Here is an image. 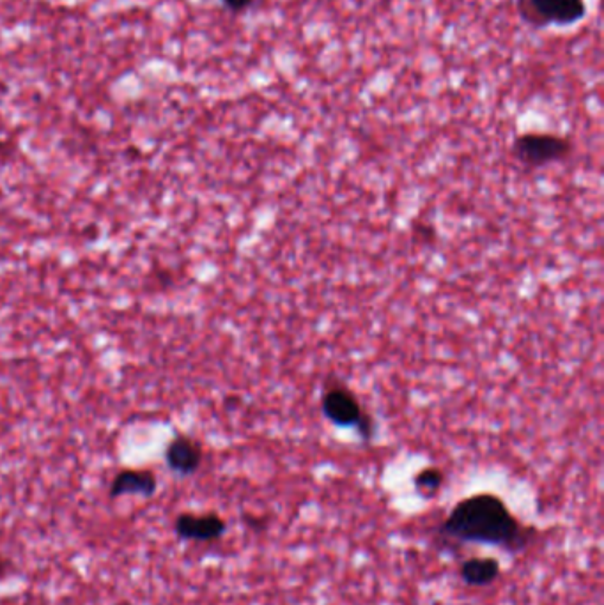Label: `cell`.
Returning a JSON list of instances; mask_svg holds the SVG:
<instances>
[{
	"label": "cell",
	"instance_id": "8992f818",
	"mask_svg": "<svg viewBox=\"0 0 604 605\" xmlns=\"http://www.w3.org/2000/svg\"><path fill=\"white\" fill-rule=\"evenodd\" d=\"M204 452L199 441L190 436L174 437L165 450V462L169 469L181 476L194 475L202 466Z\"/></svg>",
	"mask_w": 604,
	"mask_h": 605
},
{
	"label": "cell",
	"instance_id": "ba28073f",
	"mask_svg": "<svg viewBox=\"0 0 604 605\" xmlns=\"http://www.w3.org/2000/svg\"><path fill=\"white\" fill-rule=\"evenodd\" d=\"M457 572L468 588H489L500 579L502 565L493 556H472L461 561Z\"/></svg>",
	"mask_w": 604,
	"mask_h": 605
},
{
	"label": "cell",
	"instance_id": "6da1fadb",
	"mask_svg": "<svg viewBox=\"0 0 604 605\" xmlns=\"http://www.w3.org/2000/svg\"><path fill=\"white\" fill-rule=\"evenodd\" d=\"M537 537L539 529L519 521L504 499L479 492L457 501L436 529L434 542L440 549L477 544L516 554L527 551Z\"/></svg>",
	"mask_w": 604,
	"mask_h": 605
},
{
	"label": "cell",
	"instance_id": "7a4b0ae2",
	"mask_svg": "<svg viewBox=\"0 0 604 605\" xmlns=\"http://www.w3.org/2000/svg\"><path fill=\"white\" fill-rule=\"evenodd\" d=\"M326 418L337 427H353L365 441L374 436V422L365 413L360 400L346 386H332L326 390L321 402Z\"/></svg>",
	"mask_w": 604,
	"mask_h": 605
},
{
	"label": "cell",
	"instance_id": "5b68a950",
	"mask_svg": "<svg viewBox=\"0 0 604 605\" xmlns=\"http://www.w3.org/2000/svg\"><path fill=\"white\" fill-rule=\"evenodd\" d=\"M174 531L186 542L213 544L224 538L227 522L217 512H206V514L183 512L174 521Z\"/></svg>",
	"mask_w": 604,
	"mask_h": 605
},
{
	"label": "cell",
	"instance_id": "7c38bea8",
	"mask_svg": "<svg viewBox=\"0 0 604 605\" xmlns=\"http://www.w3.org/2000/svg\"><path fill=\"white\" fill-rule=\"evenodd\" d=\"M11 570H13V563H11L9 560H6L4 556H0V577L4 579V577H6Z\"/></svg>",
	"mask_w": 604,
	"mask_h": 605
},
{
	"label": "cell",
	"instance_id": "30bf717a",
	"mask_svg": "<svg viewBox=\"0 0 604 605\" xmlns=\"http://www.w3.org/2000/svg\"><path fill=\"white\" fill-rule=\"evenodd\" d=\"M243 522L247 524L248 528L252 529L254 533H263L268 529V519L266 517H256V515L245 514L243 515Z\"/></svg>",
	"mask_w": 604,
	"mask_h": 605
},
{
	"label": "cell",
	"instance_id": "277c9868",
	"mask_svg": "<svg viewBox=\"0 0 604 605\" xmlns=\"http://www.w3.org/2000/svg\"><path fill=\"white\" fill-rule=\"evenodd\" d=\"M573 153V144L566 137L553 133H525L514 140L512 154L527 167H544L566 160Z\"/></svg>",
	"mask_w": 604,
	"mask_h": 605
},
{
	"label": "cell",
	"instance_id": "3957f363",
	"mask_svg": "<svg viewBox=\"0 0 604 605\" xmlns=\"http://www.w3.org/2000/svg\"><path fill=\"white\" fill-rule=\"evenodd\" d=\"M518 13L532 27H567L587 15L585 0H518Z\"/></svg>",
	"mask_w": 604,
	"mask_h": 605
},
{
	"label": "cell",
	"instance_id": "9c48e42d",
	"mask_svg": "<svg viewBox=\"0 0 604 605\" xmlns=\"http://www.w3.org/2000/svg\"><path fill=\"white\" fill-rule=\"evenodd\" d=\"M445 483V475L440 468L420 469L417 475L413 476V487L420 498L433 499L442 491Z\"/></svg>",
	"mask_w": 604,
	"mask_h": 605
},
{
	"label": "cell",
	"instance_id": "8fae6325",
	"mask_svg": "<svg viewBox=\"0 0 604 605\" xmlns=\"http://www.w3.org/2000/svg\"><path fill=\"white\" fill-rule=\"evenodd\" d=\"M256 0H224L225 8L233 13H243L245 9L250 8Z\"/></svg>",
	"mask_w": 604,
	"mask_h": 605
},
{
	"label": "cell",
	"instance_id": "52a82bcc",
	"mask_svg": "<svg viewBox=\"0 0 604 605\" xmlns=\"http://www.w3.org/2000/svg\"><path fill=\"white\" fill-rule=\"evenodd\" d=\"M158 489L155 473L149 469H123L110 482L109 496L112 499L123 496H144L151 498Z\"/></svg>",
	"mask_w": 604,
	"mask_h": 605
}]
</instances>
